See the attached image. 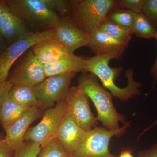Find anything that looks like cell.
<instances>
[{
  "label": "cell",
  "instance_id": "cell-11",
  "mask_svg": "<svg viewBox=\"0 0 157 157\" xmlns=\"http://www.w3.org/2000/svg\"><path fill=\"white\" fill-rule=\"evenodd\" d=\"M90 36L80 29L67 17H62L56 29L55 38L64 46L70 54L78 48L87 46Z\"/></svg>",
  "mask_w": 157,
  "mask_h": 157
},
{
  "label": "cell",
  "instance_id": "cell-9",
  "mask_svg": "<svg viewBox=\"0 0 157 157\" xmlns=\"http://www.w3.org/2000/svg\"><path fill=\"white\" fill-rule=\"evenodd\" d=\"M76 73H66L49 76L33 87L41 107L47 109L65 99L71 81Z\"/></svg>",
  "mask_w": 157,
  "mask_h": 157
},
{
  "label": "cell",
  "instance_id": "cell-10",
  "mask_svg": "<svg viewBox=\"0 0 157 157\" xmlns=\"http://www.w3.org/2000/svg\"><path fill=\"white\" fill-rule=\"evenodd\" d=\"M66 99L68 114L79 126L86 132L97 127L98 120L90 108V98L77 86L70 88Z\"/></svg>",
  "mask_w": 157,
  "mask_h": 157
},
{
  "label": "cell",
  "instance_id": "cell-21",
  "mask_svg": "<svg viewBox=\"0 0 157 157\" xmlns=\"http://www.w3.org/2000/svg\"><path fill=\"white\" fill-rule=\"evenodd\" d=\"M98 29L121 42L129 43L134 35L132 29L124 27L106 21L101 24Z\"/></svg>",
  "mask_w": 157,
  "mask_h": 157
},
{
  "label": "cell",
  "instance_id": "cell-1",
  "mask_svg": "<svg viewBox=\"0 0 157 157\" xmlns=\"http://www.w3.org/2000/svg\"><path fill=\"white\" fill-rule=\"evenodd\" d=\"M113 59H117L112 55H101L86 57L84 73H90L95 75L100 79L103 87L108 90L113 97L122 102H126L133 96L140 94L141 83L134 79V71L130 69L127 71L125 76L128 80L126 87L120 88L115 84L116 80L122 70V67L112 68L109 62Z\"/></svg>",
  "mask_w": 157,
  "mask_h": 157
},
{
  "label": "cell",
  "instance_id": "cell-27",
  "mask_svg": "<svg viewBox=\"0 0 157 157\" xmlns=\"http://www.w3.org/2000/svg\"><path fill=\"white\" fill-rule=\"evenodd\" d=\"M142 13L157 29V0H146Z\"/></svg>",
  "mask_w": 157,
  "mask_h": 157
},
{
  "label": "cell",
  "instance_id": "cell-34",
  "mask_svg": "<svg viewBox=\"0 0 157 157\" xmlns=\"http://www.w3.org/2000/svg\"><path fill=\"white\" fill-rule=\"evenodd\" d=\"M3 37L2 36V34H1V33H0V46H1V45H3Z\"/></svg>",
  "mask_w": 157,
  "mask_h": 157
},
{
  "label": "cell",
  "instance_id": "cell-26",
  "mask_svg": "<svg viewBox=\"0 0 157 157\" xmlns=\"http://www.w3.org/2000/svg\"><path fill=\"white\" fill-rule=\"evenodd\" d=\"M146 0H117L116 1V9H125L136 13H142V9Z\"/></svg>",
  "mask_w": 157,
  "mask_h": 157
},
{
  "label": "cell",
  "instance_id": "cell-24",
  "mask_svg": "<svg viewBox=\"0 0 157 157\" xmlns=\"http://www.w3.org/2000/svg\"><path fill=\"white\" fill-rule=\"evenodd\" d=\"M41 147L36 142L25 141L20 147L14 151V157H37Z\"/></svg>",
  "mask_w": 157,
  "mask_h": 157
},
{
  "label": "cell",
  "instance_id": "cell-2",
  "mask_svg": "<svg viewBox=\"0 0 157 157\" xmlns=\"http://www.w3.org/2000/svg\"><path fill=\"white\" fill-rule=\"evenodd\" d=\"M78 89L91 100L97 109L98 121L109 130L120 128V122L126 124V118L117 112L112 101L111 93L101 86L95 75L83 73L78 78Z\"/></svg>",
  "mask_w": 157,
  "mask_h": 157
},
{
  "label": "cell",
  "instance_id": "cell-17",
  "mask_svg": "<svg viewBox=\"0 0 157 157\" xmlns=\"http://www.w3.org/2000/svg\"><path fill=\"white\" fill-rule=\"evenodd\" d=\"M86 59V58L77 56L74 53L69 54L55 63L44 65L46 77L66 73H84Z\"/></svg>",
  "mask_w": 157,
  "mask_h": 157
},
{
  "label": "cell",
  "instance_id": "cell-20",
  "mask_svg": "<svg viewBox=\"0 0 157 157\" xmlns=\"http://www.w3.org/2000/svg\"><path fill=\"white\" fill-rule=\"evenodd\" d=\"M132 29L137 37L157 39V29L142 13L136 14Z\"/></svg>",
  "mask_w": 157,
  "mask_h": 157
},
{
  "label": "cell",
  "instance_id": "cell-19",
  "mask_svg": "<svg viewBox=\"0 0 157 157\" xmlns=\"http://www.w3.org/2000/svg\"><path fill=\"white\" fill-rule=\"evenodd\" d=\"M11 101L25 108L41 107L33 87L23 86H13L9 94ZM42 108V107H41Z\"/></svg>",
  "mask_w": 157,
  "mask_h": 157
},
{
  "label": "cell",
  "instance_id": "cell-8",
  "mask_svg": "<svg viewBox=\"0 0 157 157\" xmlns=\"http://www.w3.org/2000/svg\"><path fill=\"white\" fill-rule=\"evenodd\" d=\"M46 78L44 65L37 59L31 48L13 65L7 81L13 86L33 88Z\"/></svg>",
  "mask_w": 157,
  "mask_h": 157
},
{
  "label": "cell",
  "instance_id": "cell-33",
  "mask_svg": "<svg viewBox=\"0 0 157 157\" xmlns=\"http://www.w3.org/2000/svg\"><path fill=\"white\" fill-rule=\"evenodd\" d=\"M8 10L4 1H0V16L5 11Z\"/></svg>",
  "mask_w": 157,
  "mask_h": 157
},
{
  "label": "cell",
  "instance_id": "cell-22",
  "mask_svg": "<svg viewBox=\"0 0 157 157\" xmlns=\"http://www.w3.org/2000/svg\"><path fill=\"white\" fill-rule=\"evenodd\" d=\"M136 15L129 10L114 8L109 12L106 21L132 29Z\"/></svg>",
  "mask_w": 157,
  "mask_h": 157
},
{
  "label": "cell",
  "instance_id": "cell-12",
  "mask_svg": "<svg viewBox=\"0 0 157 157\" xmlns=\"http://www.w3.org/2000/svg\"><path fill=\"white\" fill-rule=\"evenodd\" d=\"M90 36L87 47L95 55H112L119 59L129 45L128 42L118 41L98 29Z\"/></svg>",
  "mask_w": 157,
  "mask_h": 157
},
{
  "label": "cell",
  "instance_id": "cell-28",
  "mask_svg": "<svg viewBox=\"0 0 157 157\" xmlns=\"http://www.w3.org/2000/svg\"><path fill=\"white\" fill-rule=\"evenodd\" d=\"M14 151L9 146L5 137L0 138V157H14Z\"/></svg>",
  "mask_w": 157,
  "mask_h": 157
},
{
  "label": "cell",
  "instance_id": "cell-3",
  "mask_svg": "<svg viewBox=\"0 0 157 157\" xmlns=\"http://www.w3.org/2000/svg\"><path fill=\"white\" fill-rule=\"evenodd\" d=\"M4 1L8 10L22 21L31 32L36 33L54 29L61 19L43 0Z\"/></svg>",
  "mask_w": 157,
  "mask_h": 157
},
{
  "label": "cell",
  "instance_id": "cell-4",
  "mask_svg": "<svg viewBox=\"0 0 157 157\" xmlns=\"http://www.w3.org/2000/svg\"><path fill=\"white\" fill-rule=\"evenodd\" d=\"M115 0L71 1L68 17L78 27L90 36L106 21L109 12L115 8Z\"/></svg>",
  "mask_w": 157,
  "mask_h": 157
},
{
  "label": "cell",
  "instance_id": "cell-30",
  "mask_svg": "<svg viewBox=\"0 0 157 157\" xmlns=\"http://www.w3.org/2000/svg\"><path fill=\"white\" fill-rule=\"evenodd\" d=\"M138 157H157V142L148 148L137 152Z\"/></svg>",
  "mask_w": 157,
  "mask_h": 157
},
{
  "label": "cell",
  "instance_id": "cell-15",
  "mask_svg": "<svg viewBox=\"0 0 157 157\" xmlns=\"http://www.w3.org/2000/svg\"><path fill=\"white\" fill-rule=\"evenodd\" d=\"M31 50L37 59L44 65L55 63L70 54L55 38L39 42Z\"/></svg>",
  "mask_w": 157,
  "mask_h": 157
},
{
  "label": "cell",
  "instance_id": "cell-16",
  "mask_svg": "<svg viewBox=\"0 0 157 157\" xmlns=\"http://www.w3.org/2000/svg\"><path fill=\"white\" fill-rule=\"evenodd\" d=\"M30 32L22 21L9 10L0 16V33L3 38L11 43Z\"/></svg>",
  "mask_w": 157,
  "mask_h": 157
},
{
  "label": "cell",
  "instance_id": "cell-5",
  "mask_svg": "<svg viewBox=\"0 0 157 157\" xmlns=\"http://www.w3.org/2000/svg\"><path fill=\"white\" fill-rule=\"evenodd\" d=\"M67 109L66 98L59 101L54 107L47 108L39 123L28 129L25 141L36 142L42 147L57 137L62 122L67 114Z\"/></svg>",
  "mask_w": 157,
  "mask_h": 157
},
{
  "label": "cell",
  "instance_id": "cell-23",
  "mask_svg": "<svg viewBox=\"0 0 157 157\" xmlns=\"http://www.w3.org/2000/svg\"><path fill=\"white\" fill-rule=\"evenodd\" d=\"M59 142L57 137L54 138L41 147L37 157H70Z\"/></svg>",
  "mask_w": 157,
  "mask_h": 157
},
{
  "label": "cell",
  "instance_id": "cell-14",
  "mask_svg": "<svg viewBox=\"0 0 157 157\" xmlns=\"http://www.w3.org/2000/svg\"><path fill=\"white\" fill-rule=\"evenodd\" d=\"M41 108L34 107L29 108L22 117L5 131V139L14 151L24 143L26 132L31 124L41 115Z\"/></svg>",
  "mask_w": 157,
  "mask_h": 157
},
{
  "label": "cell",
  "instance_id": "cell-7",
  "mask_svg": "<svg viewBox=\"0 0 157 157\" xmlns=\"http://www.w3.org/2000/svg\"><path fill=\"white\" fill-rule=\"evenodd\" d=\"M56 29L45 32H30L11 43L0 55V80L7 81L11 68L26 52L39 42L55 37Z\"/></svg>",
  "mask_w": 157,
  "mask_h": 157
},
{
  "label": "cell",
  "instance_id": "cell-25",
  "mask_svg": "<svg viewBox=\"0 0 157 157\" xmlns=\"http://www.w3.org/2000/svg\"><path fill=\"white\" fill-rule=\"evenodd\" d=\"M52 10L55 11L61 17H69L71 9V1L43 0Z\"/></svg>",
  "mask_w": 157,
  "mask_h": 157
},
{
  "label": "cell",
  "instance_id": "cell-18",
  "mask_svg": "<svg viewBox=\"0 0 157 157\" xmlns=\"http://www.w3.org/2000/svg\"><path fill=\"white\" fill-rule=\"evenodd\" d=\"M28 109L14 103L8 95L0 108V124L5 131L22 117Z\"/></svg>",
  "mask_w": 157,
  "mask_h": 157
},
{
  "label": "cell",
  "instance_id": "cell-31",
  "mask_svg": "<svg viewBox=\"0 0 157 157\" xmlns=\"http://www.w3.org/2000/svg\"><path fill=\"white\" fill-rule=\"evenodd\" d=\"M150 72L154 78V83L157 79V55L154 63L151 68Z\"/></svg>",
  "mask_w": 157,
  "mask_h": 157
},
{
  "label": "cell",
  "instance_id": "cell-13",
  "mask_svg": "<svg viewBox=\"0 0 157 157\" xmlns=\"http://www.w3.org/2000/svg\"><path fill=\"white\" fill-rule=\"evenodd\" d=\"M86 132L67 113L60 128L57 138L61 146L70 156L83 143Z\"/></svg>",
  "mask_w": 157,
  "mask_h": 157
},
{
  "label": "cell",
  "instance_id": "cell-32",
  "mask_svg": "<svg viewBox=\"0 0 157 157\" xmlns=\"http://www.w3.org/2000/svg\"><path fill=\"white\" fill-rule=\"evenodd\" d=\"M118 157H134L132 155V150L130 149H126L122 151Z\"/></svg>",
  "mask_w": 157,
  "mask_h": 157
},
{
  "label": "cell",
  "instance_id": "cell-6",
  "mask_svg": "<svg viewBox=\"0 0 157 157\" xmlns=\"http://www.w3.org/2000/svg\"><path fill=\"white\" fill-rule=\"evenodd\" d=\"M129 126L128 122L117 130L97 126L87 131L83 143L70 157H117L109 151L110 140L123 135Z\"/></svg>",
  "mask_w": 157,
  "mask_h": 157
},
{
  "label": "cell",
  "instance_id": "cell-29",
  "mask_svg": "<svg viewBox=\"0 0 157 157\" xmlns=\"http://www.w3.org/2000/svg\"><path fill=\"white\" fill-rule=\"evenodd\" d=\"M13 85L9 82L0 80V108L3 102L9 95V92Z\"/></svg>",
  "mask_w": 157,
  "mask_h": 157
}]
</instances>
